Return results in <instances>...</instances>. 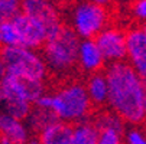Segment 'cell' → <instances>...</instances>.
Masks as SVG:
<instances>
[{"label":"cell","instance_id":"5","mask_svg":"<svg viewBox=\"0 0 146 144\" xmlns=\"http://www.w3.org/2000/svg\"><path fill=\"white\" fill-rule=\"evenodd\" d=\"M0 53L7 65V74L25 81L46 82L49 69L42 53L38 51L25 46H13L2 48Z\"/></svg>","mask_w":146,"mask_h":144},{"label":"cell","instance_id":"7","mask_svg":"<svg viewBox=\"0 0 146 144\" xmlns=\"http://www.w3.org/2000/svg\"><path fill=\"white\" fill-rule=\"evenodd\" d=\"M22 13L42 26L48 37L64 26L61 13L52 0H23Z\"/></svg>","mask_w":146,"mask_h":144},{"label":"cell","instance_id":"25","mask_svg":"<svg viewBox=\"0 0 146 144\" xmlns=\"http://www.w3.org/2000/svg\"><path fill=\"white\" fill-rule=\"evenodd\" d=\"M90 2H93L94 5L101 6V7H107V6L111 3V0H90Z\"/></svg>","mask_w":146,"mask_h":144},{"label":"cell","instance_id":"3","mask_svg":"<svg viewBox=\"0 0 146 144\" xmlns=\"http://www.w3.org/2000/svg\"><path fill=\"white\" fill-rule=\"evenodd\" d=\"M93 104L88 97L86 82L78 79H71L58 87L52 92V108L51 112L56 120L68 122V124H81L88 121L93 111Z\"/></svg>","mask_w":146,"mask_h":144},{"label":"cell","instance_id":"17","mask_svg":"<svg viewBox=\"0 0 146 144\" xmlns=\"http://www.w3.org/2000/svg\"><path fill=\"white\" fill-rule=\"evenodd\" d=\"M54 121H56V117L51 111L33 107V110L31 111L29 117L26 118V124H28L29 130H32V131L39 134L45 127H48Z\"/></svg>","mask_w":146,"mask_h":144},{"label":"cell","instance_id":"4","mask_svg":"<svg viewBox=\"0 0 146 144\" xmlns=\"http://www.w3.org/2000/svg\"><path fill=\"white\" fill-rule=\"evenodd\" d=\"M2 91V111L26 120L33 110V104L45 94V82H32L7 74L0 81Z\"/></svg>","mask_w":146,"mask_h":144},{"label":"cell","instance_id":"24","mask_svg":"<svg viewBox=\"0 0 146 144\" xmlns=\"http://www.w3.org/2000/svg\"><path fill=\"white\" fill-rule=\"evenodd\" d=\"M6 75H7V65H6V62H5L2 53H0V81H2Z\"/></svg>","mask_w":146,"mask_h":144},{"label":"cell","instance_id":"20","mask_svg":"<svg viewBox=\"0 0 146 144\" xmlns=\"http://www.w3.org/2000/svg\"><path fill=\"white\" fill-rule=\"evenodd\" d=\"M123 141L124 144H146V131L143 127L132 126L124 131Z\"/></svg>","mask_w":146,"mask_h":144},{"label":"cell","instance_id":"19","mask_svg":"<svg viewBox=\"0 0 146 144\" xmlns=\"http://www.w3.org/2000/svg\"><path fill=\"white\" fill-rule=\"evenodd\" d=\"M23 0H0V25L12 22L22 13Z\"/></svg>","mask_w":146,"mask_h":144},{"label":"cell","instance_id":"23","mask_svg":"<svg viewBox=\"0 0 146 144\" xmlns=\"http://www.w3.org/2000/svg\"><path fill=\"white\" fill-rule=\"evenodd\" d=\"M33 105L38 107V108H42V110L51 111V108H52V94L45 92L42 97H39V98L36 99V102H35Z\"/></svg>","mask_w":146,"mask_h":144},{"label":"cell","instance_id":"6","mask_svg":"<svg viewBox=\"0 0 146 144\" xmlns=\"http://www.w3.org/2000/svg\"><path fill=\"white\" fill-rule=\"evenodd\" d=\"M109 20L106 7L97 6L90 0L75 3L70 16L71 28L81 39H96L101 30L109 26Z\"/></svg>","mask_w":146,"mask_h":144},{"label":"cell","instance_id":"8","mask_svg":"<svg viewBox=\"0 0 146 144\" xmlns=\"http://www.w3.org/2000/svg\"><path fill=\"white\" fill-rule=\"evenodd\" d=\"M96 43L100 48L107 65L126 60V32L119 26H107L96 36Z\"/></svg>","mask_w":146,"mask_h":144},{"label":"cell","instance_id":"18","mask_svg":"<svg viewBox=\"0 0 146 144\" xmlns=\"http://www.w3.org/2000/svg\"><path fill=\"white\" fill-rule=\"evenodd\" d=\"M20 46V39L17 29L12 22H6L0 25V48H13Z\"/></svg>","mask_w":146,"mask_h":144},{"label":"cell","instance_id":"13","mask_svg":"<svg viewBox=\"0 0 146 144\" xmlns=\"http://www.w3.org/2000/svg\"><path fill=\"white\" fill-rule=\"evenodd\" d=\"M74 134V126L64 121H54L38 134L42 144H71Z\"/></svg>","mask_w":146,"mask_h":144},{"label":"cell","instance_id":"22","mask_svg":"<svg viewBox=\"0 0 146 144\" xmlns=\"http://www.w3.org/2000/svg\"><path fill=\"white\" fill-rule=\"evenodd\" d=\"M98 144H124L123 134H120L117 131H111V130L100 131Z\"/></svg>","mask_w":146,"mask_h":144},{"label":"cell","instance_id":"14","mask_svg":"<svg viewBox=\"0 0 146 144\" xmlns=\"http://www.w3.org/2000/svg\"><path fill=\"white\" fill-rule=\"evenodd\" d=\"M86 88L94 108H101L109 102V81L106 74L97 72L87 76Z\"/></svg>","mask_w":146,"mask_h":144},{"label":"cell","instance_id":"2","mask_svg":"<svg viewBox=\"0 0 146 144\" xmlns=\"http://www.w3.org/2000/svg\"><path fill=\"white\" fill-rule=\"evenodd\" d=\"M81 37L71 26H62L51 35L42 48V56L49 74L56 78H68L78 68V51Z\"/></svg>","mask_w":146,"mask_h":144},{"label":"cell","instance_id":"10","mask_svg":"<svg viewBox=\"0 0 146 144\" xmlns=\"http://www.w3.org/2000/svg\"><path fill=\"white\" fill-rule=\"evenodd\" d=\"M13 23L19 33L20 46L35 49V51L39 48H44V45L48 40V33L40 25L33 22L32 19H29L23 13H20L13 20Z\"/></svg>","mask_w":146,"mask_h":144},{"label":"cell","instance_id":"16","mask_svg":"<svg viewBox=\"0 0 146 144\" xmlns=\"http://www.w3.org/2000/svg\"><path fill=\"white\" fill-rule=\"evenodd\" d=\"M94 124L97 126V128L100 131L111 130V131H117L123 135H124V131H126V121L113 111L98 112L94 118Z\"/></svg>","mask_w":146,"mask_h":144},{"label":"cell","instance_id":"11","mask_svg":"<svg viewBox=\"0 0 146 144\" xmlns=\"http://www.w3.org/2000/svg\"><path fill=\"white\" fill-rule=\"evenodd\" d=\"M104 65H106V59L100 48L97 46L96 40L82 39L78 51V69L82 74L93 75L97 72H103Z\"/></svg>","mask_w":146,"mask_h":144},{"label":"cell","instance_id":"9","mask_svg":"<svg viewBox=\"0 0 146 144\" xmlns=\"http://www.w3.org/2000/svg\"><path fill=\"white\" fill-rule=\"evenodd\" d=\"M126 62L146 79V26L137 25L126 30Z\"/></svg>","mask_w":146,"mask_h":144},{"label":"cell","instance_id":"12","mask_svg":"<svg viewBox=\"0 0 146 144\" xmlns=\"http://www.w3.org/2000/svg\"><path fill=\"white\" fill-rule=\"evenodd\" d=\"M0 138H7L16 144H28L31 140V130L23 120L0 111Z\"/></svg>","mask_w":146,"mask_h":144},{"label":"cell","instance_id":"27","mask_svg":"<svg viewBox=\"0 0 146 144\" xmlns=\"http://www.w3.org/2000/svg\"><path fill=\"white\" fill-rule=\"evenodd\" d=\"M28 144H42V143H40V140H39V138H31Z\"/></svg>","mask_w":146,"mask_h":144},{"label":"cell","instance_id":"26","mask_svg":"<svg viewBox=\"0 0 146 144\" xmlns=\"http://www.w3.org/2000/svg\"><path fill=\"white\" fill-rule=\"evenodd\" d=\"M0 144H16V143H13L7 138H0Z\"/></svg>","mask_w":146,"mask_h":144},{"label":"cell","instance_id":"28","mask_svg":"<svg viewBox=\"0 0 146 144\" xmlns=\"http://www.w3.org/2000/svg\"><path fill=\"white\" fill-rule=\"evenodd\" d=\"M142 127H143V130L146 131V118H145V121H143V124H142Z\"/></svg>","mask_w":146,"mask_h":144},{"label":"cell","instance_id":"30","mask_svg":"<svg viewBox=\"0 0 146 144\" xmlns=\"http://www.w3.org/2000/svg\"><path fill=\"white\" fill-rule=\"evenodd\" d=\"M145 110H146V101H145Z\"/></svg>","mask_w":146,"mask_h":144},{"label":"cell","instance_id":"21","mask_svg":"<svg viewBox=\"0 0 146 144\" xmlns=\"http://www.w3.org/2000/svg\"><path fill=\"white\" fill-rule=\"evenodd\" d=\"M130 12L139 23L146 25V0H133Z\"/></svg>","mask_w":146,"mask_h":144},{"label":"cell","instance_id":"15","mask_svg":"<svg viewBox=\"0 0 146 144\" xmlns=\"http://www.w3.org/2000/svg\"><path fill=\"white\" fill-rule=\"evenodd\" d=\"M100 130L91 121H84L74 126L72 143L71 144H98Z\"/></svg>","mask_w":146,"mask_h":144},{"label":"cell","instance_id":"29","mask_svg":"<svg viewBox=\"0 0 146 144\" xmlns=\"http://www.w3.org/2000/svg\"><path fill=\"white\" fill-rule=\"evenodd\" d=\"M0 105H2V91H0Z\"/></svg>","mask_w":146,"mask_h":144},{"label":"cell","instance_id":"1","mask_svg":"<svg viewBox=\"0 0 146 144\" xmlns=\"http://www.w3.org/2000/svg\"><path fill=\"white\" fill-rule=\"evenodd\" d=\"M109 81L110 111L120 115L130 126L143 124L146 118V79L142 78L129 62L109 64L104 68Z\"/></svg>","mask_w":146,"mask_h":144}]
</instances>
